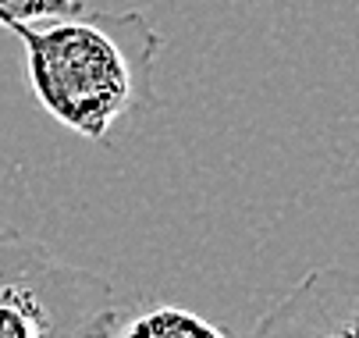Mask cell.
<instances>
[{
    "mask_svg": "<svg viewBox=\"0 0 359 338\" xmlns=\"http://www.w3.org/2000/svg\"><path fill=\"white\" fill-rule=\"evenodd\" d=\"M8 32L25 46L36 104L89 142H111L118 125L161 104L153 72L164 36L139 8H82L65 18L11 25Z\"/></svg>",
    "mask_w": 359,
    "mask_h": 338,
    "instance_id": "1",
    "label": "cell"
},
{
    "mask_svg": "<svg viewBox=\"0 0 359 338\" xmlns=\"http://www.w3.org/2000/svg\"><path fill=\"white\" fill-rule=\"evenodd\" d=\"M111 303L114 288L104 274L0 224V338H86Z\"/></svg>",
    "mask_w": 359,
    "mask_h": 338,
    "instance_id": "2",
    "label": "cell"
},
{
    "mask_svg": "<svg viewBox=\"0 0 359 338\" xmlns=\"http://www.w3.org/2000/svg\"><path fill=\"white\" fill-rule=\"evenodd\" d=\"M359 285L348 267H317L274 303L249 338H359Z\"/></svg>",
    "mask_w": 359,
    "mask_h": 338,
    "instance_id": "3",
    "label": "cell"
},
{
    "mask_svg": "<svg viewBox=\"0 0 359 338\" xmlns=\"http://www.w3.org/2000/svg\"><path fill=\"white\" fill-rule=\"evenodd\" d=\"M86 338H231V334L203 313L175 303H135V306L111 303L93 320Z\"/></svg>",
    "mask_w": 359,
    "mask_h": 338,
    "instance_id": "4",
    "label": "cell"
},
{
    "mask_svg": "<svg viewBox=\"0 0 359 338\" xmlns=\"http://www.w3.org/2000/svg\"><path fill=\"white\" fill-rule=\"evenodd\" d=\"M86 8V0H0V29L11 25H32L46 18H65Z\"/></svg>",
    "mask_w": 359,
    "mask_h": 338,
    "instance_id": "5",
    "label": "cell"
}]
</instances>
